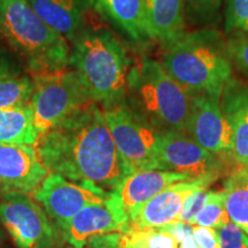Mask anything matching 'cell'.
Listing matches in <instances>:
<instances>
[{"mask_svg":"<svg viewBox=\"0 0 248 248\" xmlns=\"http://www.w3.org/2000/svg\"><path fill=\"white\" fill-rule=\"evenodd\" d=\"M36 150L49 172L115 190L128 176L104 109L90 101L39 136Z\"/></svg>","mask_w":248,"mask_h":248,"instance_id":"1","label":"cell"},{"mask_svg":"<svg viewBox=\"0 0 248 248\" xmlns=\"http://www.w3.org/2000/svg\"><path fill=\"white\" fill-rule=\"evenodd\" d=\"M71 44L69 64L90 100L104 107L124 101L132 63L119 38L105 28H83Z\"/></svg>","mask_w":248,"mask_h":248,"instance_id":"2","label":"cell"},{"mask_svg":"<svg viewBox=\"0 0 248 248\" xmlns=\"http://www.w3.org/2000/svg\"><path fill=\"white\" fill-rule=\"evenodd\" d=\"M162 66L190 94L222 95L232 78L226 44L212 30L184 33L166 46Z\"/></svg>","mask_w":248,"mask_h":248,"instance_id":"3","label":"cell"},{"mask_svg":"<svg viewBox=\"0 0 248 248\" xmlns=\"http://www.w3.org/2000/svg\"><path fill=\"white\" fill-rule=\"evenodd\" d=\"M0 33L36 74L64 70L70 47L40 18L28 0H0Z\"/></svg>","mask_w":248,"mask_h":248,"instance_id":"4","label":"cell"},{"mask_svg":"<svg viewBox=\"0 0 248 248\" xmlns=\"http://www.w3.org/2000/svg\"><path fill=\"white\" fill-rule=\"evenodd\" d=\"M126 97L129 106L161 131L185 132L191 94L169 75L162 63L141 58L132 64Z\"/></svg>","mask_w":248,"mask_h":248,"instance_id":"5","label":"cell"},{"mask_svg":"<svg viewBox=\"0 0 248 248\" xmlns=\"http://www.w3.org/2000/svg\"><path fill=\"white\" fill-rule=\"evenodd\" d=\"M102 109L126 173L159 169L157 153L162 131L125 101Z\"/></svg>","mask_w":248,"mask_h":248,"instance_id":"6","label":"cell"},{"mask_svg":"<svg viewBox=\"0 0 248 248\" xmlns=\"http://www.w3.org/2000/svg\"><path fill=\"white\" fill-rule=\"evenodd\" d=\"M32 80L30 106L39 136L91 101L75 70L36 74Z\"/></svg>","mask_w":248,"mask_h":248,"instance_id":"7","label":"cell"},{"mask_svg":"<svg viewBox=\"0 0 248 248\" xmlns=\"http://www.w3.org/2000/svg\"><path fill=\"white\" fill-rule=\"evenodd\" d=\"M0 221L17 248H55L59 235L53 221L29 193L4 194Z\"/></svg>","mask_w":248,"mask_h":248,"instance_id":"8","label":"cell"},{"mask_svg":"<svg viewBox=\"0 0 248 248\" xmlns=\"http://www.w3.org/2000/svg\"><path fill=\"white\" fill-rule=\"evenodd\" d=\"M110 191L89 182H74L59 173L48 172L46 178L32 192L49 218L62 232L76 214L90 204L100 203L109 197Z\"/></svg>","mask_w":248,"mask_h":248,"instance_id":"9","label":"cell"},{"mask_svg":"<svg viewBox=\"0 0 248 248\" xmlns=\"http://www.w3.org/2000/svg\"><path fill=\"white\" fill-rule=\"evenodd\" d=\"M185 133L216 156L225 161L233 160V135L222 109L221 95L191 94Z\"/></svg>","mask_w":248,"mask_h":248,"instance_id":"10","label":"cell"},{"mask_svg":"<svg viewBox=\"0 0 248 248\" xmlns=\"http://www.w3.org/2000/svg\"><path fill=\"white\" fill-rule=\"evenodd\" d=\"M159 169L183 173L190 178L218 179L226 161L210 153L185 132L162 131L159 142Z\"/></svg>","mask_w":248,"mask_h":248,"instance_id":"11","label":"cell"},{"mask_svg":"<svg viewBox=\"0 0 248 248\" xmlns=\"http://www.w3.org/2000/svg\"><path fill=\"white\" fill-rule=\"evenodd\" d=\"M215 178H191L164 188L129 216V229L168 228L178 224L185 201L194 192L208 188Z\"/></svg>","mask_w":248,"mask_h":248,"instance_id":"12","label":"cell"},{"mask_svg":"<svg viewBox=\"0 0 248 248\" xmlns=\"http://www.w3.org/2000/svg\"><path fill=\"white\" fill-rule=\"evenodd\" d=\"M36 146L0 142V192L32 193L48 175Z\"/></svg>","mask_w":248,"mask_h":248,"instance_id":"13","label":"cell"},{"mask_svg":"<svg viewBox=\"0 0 248 248\" xmlns=\"http://www.w3.org/2000/svg\"><path fill=\"white\" fill-rule=\"evenodd\" d=\"M128 229L129 217L110 191L106 200L90 204L76 214L63 233L74 248H84L94 238L114 232L125 233Z\"/></svg>","mask_w":248,"mask_h":248,"instance_id":"14","label":"cell"},{"mask_svg":"<svg viewBox=\"0 0 248 248\" xmlns=\"http://www.w3.org/2000/svg\"><path fill=\"white\" fill-rule=\"evenodd\" d=\"M186 179L191 178L170 170H142L126 176L113 190V193L116 195L123 212L129 217L164 188Z\"/></svg>","mask_w":248,"mask_h":248,"instance_id":"15","label":"cell"},{"mask_svg":"<svg viewBox=\"0 0 248 248\" xmlns=\"http://www.w3.org/2000/svg\"><path fill=\"white\" fill-rule=\"evenodd\" d=\"M222 109L233 135V160L248 166V86L231 78L221 95Z\"/></svg>","mask_w":248,"mask_h":248,"instance_id":"16","label":"cell"},{"mask_svg":"<svg viewBox=\"0 0 248 248\" xmlns=\"http://www.w3.org/2000/svg\"><path fill=\"white\" fill-rule=\"evenodd\" d=\"M185 0H144L148 38L167 46L185 33Z\"/></svg>","mask_w":248,"mask_h":248,"instance_id":"17","label":"cell"},{"mask_svg":"<svg viewBox=\"0 0 248 248\" xmlns=\"http://www.w3.org/2000/svg\"><path fill=\"white\" fill-rule=\"evenodd\" d=\"M37 15L68 43L83 29L86 0H28Z\"/></svg>","mask_w":248,"mask_h":248,"instance_id":"18","label":"cell"},{"mask_svg":"<svg viewBox=\"0 0 248 248\" xmlns=\"http://www.w3.org/2000/svg\"><path fill=\"white\" fill-rule=\"evenodd\" d=\"M86 2L132 42L145 43L150 39L145 23L144 0H86Z\"/></svg>","mask_w":248,"mask_h":248,"instance_id":"19","label":"cell"},{"mask_svg":"<svg viewBox=\"0 0 248 248\" xmlns=\"http://www.w3.org/2000/svg\"><path fill=\"white\" fill-rule=\"evenodd\" d=\"M38 138L30 102L21 107L0 109V142L36 146Z\"/></svg>","mask_w":248,"mask_h":248,"instance_id":"20","label":"cell"},{"mask_svg":"<svg viewBox=\"0 0 248 248\" xmlns=\"http://www.w3.org/2000/svg\"><path fill=\"white\" fill-rule=\"evenodd\" d=\"M222 191L230 221L248 234V166L238 164L229 173Z\"/></svg>","mask_w":248,"mask_h":248,"instance_id":"21","label":"cell"},{"mask_svg":"<svg viewBox=\"0 0 248 248\" xmlns=\"http://www.w3.org/2000/svg\"><path fill=\"white\" fill-rule=\"evenodd\" d=\"M33 93V80L29 76L12 75L0 80V109L29 104Z\"/></svg>","mask_w":248,"mask_h":248,"instance_id":"22","label":"cell"},{"mask_svg":"<svg viewBox=\"0 0 248 248\" xmlns=\"http://www.w3.org/2000/svg\"><path fill=\"white\" fill-rule=\"evenodd\" d=\"M124 234L132 248H179L178 239L166 228L128 229Z\"/></svg>","mask_w":248,"mask_h":248,"instance_id":"23","label":"cell"},{"mask_svg":"<svg viewBox=\"0 0 248 248\" xmlns=\"http://www.w3.org/2000/svg\"><path fill=\"white\" fill-rule=\"evenodd\" d=\"M229 222L231 221L225 209L223 191H210L206 203L195 216L193 225L218 230Z\"/></svg>","mask_w":248,"mask_h":248,"instance_id":"24","label":"cell"},{"mask_svg":"<svg viewBox=\"0 0 248 248\" xmlns=\"http://www.w3.org/2000/svg\"><path fill=\"white\" fill-rule=\"evenodd\" d=\"M225 31L248 35V0H226Z\"/></svg>","mask_w":248,"mask_h":248,"instance_id":"25","label":"cell"},{"mask_svg":"<svg viewBox=\"0 0 248 248\" xmlns=\"http://www.w3.org/2000/svg\"><path fill=\"white\" fill-rule=\"evenodd\" d=\"M231 63L248 78V37L240 35L226 43Z\"/></svg>","mask_w":248,"mask_h":248,"instance_id":"26","label":"cell"},{"mask_svg":"<svg viewBox=\"0 0 248 248\" xmlns=\"http://www.w3.org/2000/svg\"><path fill=\"white\" fill-rule=\"evenodd\" d=\"M221 248H248V234L233 222L218 229Z\"/></svg>","mask_w":248,"mask_h":248,"instance_id":"27","label":"cell"},{"mask_svg":"<svg viewBox=\"0 0 248 248\" xmlns=\"http://www.w3.org/2000/svg\"><path fill=\"white\" fill-rule=\"evenodd\" d=\"M209 192L210 191L208 188H202V190L194 192L193 194L187 198V200L184 203V207H183L181 216H179V223H186V224L193 225L195 216L202 208L203 204L206 203Z\"/></svg>","mask_w":248,"mask_h":248,"instance_id":"28","label":"cell"},{"mask_svg":"<svg viewBox=\"0 0 248 248\" xmlns=\"http://www.w3.org/2000/svg\"><path fill=\"white\" fill-rule=\"evenodd\" d=\"M192 235L199 248H221L218 231L216 229L192 225Z\"/></svg>","mask_w":248,"mask_h":248,"instance_id":"29","label":"cell"},{"mask_svg":"<svg viewBox=\"0 0 248 248\" xmlns=\"http://www.w3.org/2000/svg\"><path fill=\"white\" fill-rule=\"evenodd\" d=\"M88 245H90L91 248H130L125 234L120 233V232L100 235L90 240Z\"/></svg>","mask_w":248,"mask_h":248,"instance_id":"30","label":"cell"},{"mask_svg":"<svg viewBox=\"0 0 248 248\" xmlns=\"http://www.w3.org/2000/svg\"><path fill=\"white\" fill-rule=\"evenodd\" d=\"M191 9L201 17H210L216 13L221 0H188Z\"/></svg>","mask_w":248,"mask_h":248,"instance_id":"31","label":"cell"},{"mask_svg":"<svg viewBox=\"0 0 248 248\" xmlns=\"http://www.w3.org/2000/svg\"><path fill=\"white\" fill-rule=\"evenodd\" d=\"M16 74H20L16 63L5 51L0 49V80L8 76L16 75Z\"/></svg>","mask_w":248,"mask_h":248,"instance_id":"32","label":"cell"},{"mask_svg":"<svg viewBox=\"0 0 248 248\" xmlns=\"http://www.w3.org/2000/svg\"><path fill=\"white\" fill-rule=\"evenodd\" d=\"M179 248H199V247H198V245L195 244L193 235L190 234L187 235V237H185L183 240H181V243H179Z\"/></svg>","mask_w":248,"mask_h":248,"instance_id":"33","label":"cell"},{"mask_svg":"<svg viewBox=\"0 0 248 248\" xmlns=\"http://www.w3.org/2000/svg\"><path fill=\"white\" fill-rule=\"evenodd\" d=\"M130 248H132V247H130Z\"/></svg>","mask_w":248,"mask_h":248,"instance_id":"34","label":"cell"}]
</instances>
